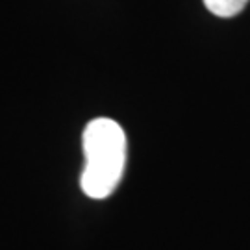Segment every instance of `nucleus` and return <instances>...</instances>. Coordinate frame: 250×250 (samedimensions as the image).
<instances>
[{
	"label": "nucleus",
	"instance_id": "nucleus-1",
	"mask_svg": "<svg viewBox=\"0 0 250 250\" xmlns=\"http://www.w3.org/2000/svg\"><path fill=\"white\" fill-rule=\"evenodd\" d=\"M85 165L80 188L89 198L102 200L117 189L126 165L125 130L111 119H95L82 135Z\"/></svg>",
	"mask_w": 250,
	"mask_h": 250
},
{
	"label": "nucleus",
	"instance_id": "nucleus-2",
	"mask_svg": "<svg viewBox=\"0 0 250 250\" xmlns=\"http://www.w3.org/2000/svg\"><path fill=\"white\" fill-rule=\"evenodd\" d=\"M249 4V0H204V6L213 15L223 19L235 17L237 13H241L245 6Z\"/></svg>",
	"mask_w": 250,
	"mask_h": 250
}]
</instances>
